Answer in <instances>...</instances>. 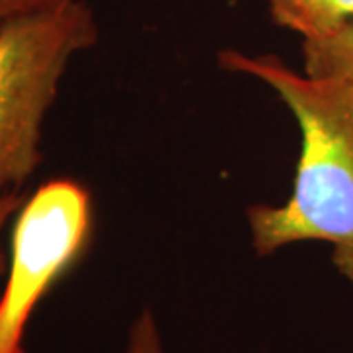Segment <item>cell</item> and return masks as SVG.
<instances>
[{
    "label": "cell",
    "instance_id": "9c48e42d",
    "mask_svg": "<svg viewBox=\"0 0 353 353\" xmlns=\"http://www.w3.org/2000/svg\"><path fill=\"white\" fill-rule=\"evenodd\" d=\"M55 2H63V0H55Z\"/></svg>",
    "mask_w": 353,
    "mask_h": 353
},
{
    "label": "cell",
    "instance_id": "277c9868",
    "mask_svg": "<svg viewBox=\"0 0 353 353\" xmlns=\"http://www.w3.org/2000/svg\"><path fill=\"white\" fill-rule=\"evenodd\" d=\"M273 22L303 41L338 34L353 20V0H267Z\"/></svg>",
    "mask_w": 353,
    "mask_h": 353
},
{
    "label": "cell",
    "instance_id": "52a82bcc",
    "mask_svg": "<svg viewBox=\"0 0 353 353\" xmlns=\"http://www.w3.org/2000/svg\"><path fill=\"white\" fill-rule=\"evenodd\" d=\"M22 202H24L22 192H10V194L0 199V236H2L6 224L10 222V218L16 216L18 208L22 206ZM6 269H8V253L2 248V241H0V277L6 275Z\"/></svg>",
    "mask_w": 353,
    "mask_h": 353
},
{
    "label": "cell",
    "instance_id": "6da1fadb",
    "mask_svg": "<svg viewBox=\"0 0 353 353\" xmlns=\"http://www.w3.org/2000/svg\"><path fill=\"white\" fill-rule=\"evenodd\" d=\"M220 65L275 90L301 132L289 199L248 210L259 257L299 241H324L332 265L353 285V85L299 73L273 53L224 50Z\"/></svg>",
    "mask_w": 353,
    "mask_h": 353
},
{
    "label": "cell",
    "instance_id": "3957f363",
    "mask_svg": "<svg viewBox=\"0 0 353 353\" xmlns=\"http://www.w3.org/2000/svg\"><path fill=\"white\" fill-rule=\"evenodd\" d=\"M94 230L92 199L73 179H53L16 212L6 285L0 296V353H20L26 326L51 289L87 253Z\"/></svg>",
    "mask_w": 353,
    "mask_h": 353
},
{
    "label": "cell",
    "instance_id": "8992f818",
    "mask_svg": "<svg viewBox=\"0 0 353 353\" xmlns=\"http://www.w3.org/2000/svg\"><path fill=\"white\" fill-rule=\"evenodd\" d=\"M20 353H28L22 350ZM126 353H165L161 332L150 308H143L128 332Z\"/></svg>",
    "mask_w": 353,
    "mask_h": 353
},
{
    "label": "cell",
    "instance_id": "5b68a950",
    "mask_svg": "<svg viewBox=\"0 0 353 353\" xmlns=\"http://www.w3.org/2000/svg\"><path fill=\"white\" fill-rule=\"evenodd\" d=\"M303 59L306 75L353 85V20L330 38L303 41Z\"/></svg>",
    "mask_w": 353,
    "mask_h": 353
},
{
    "label": "cell",
    "instance_id": "ba28073f",
    "mask_svg": "<svg viewBox=\"0 0 353 353\" xmlns=\"http://www.w3.org/2000/svg\"><path fill=\"white\" fill-rule=\"evenodd\" d=\"M50 4H55V0H0V24L16 16L46 8Z\"/></svg>",
    "mask_w": 353,
    "mask_h": 353
},
{
    "label": "cell",
    "instance_id": "7a4b0ae2",
    "mask_svg": "<svg viewBox=\"0 0 353 353\" xmlns=\"http://www.w3.org/2000/svg\"><path fill=\"white\" fill-rule=\"evenodd\" d=\"M99 41L85 0H63L0 24V199L41 165V126L77 53Z\"/></svg>",
    "mask_w": 353,
    "mask_h": 353
}]
</instances>
